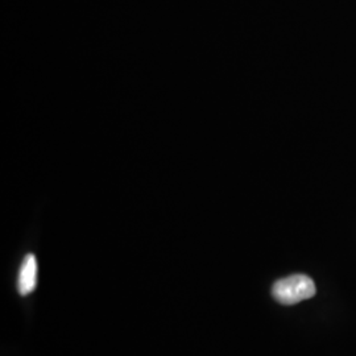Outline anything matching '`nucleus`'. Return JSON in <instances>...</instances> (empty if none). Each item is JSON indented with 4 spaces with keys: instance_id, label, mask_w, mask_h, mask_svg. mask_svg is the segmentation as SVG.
<instances>
[{
    "instance_id": "obj_1",
    "label": "nucleus",
    "mask_w": 356,
    "mask_h": 356,
    "mask_svg": "<svg viewBox=\"0 0 356 356\" xmlns=\"http://www.w3.org/2000/svg\"><path fill=\"white\" fill-rule=\"evenodd\" d=\"M316 284L306 275H293L276 281L272 288L273 298L282 305H296L316 296Z\"/></svg>"
},
{
    "instance_id": "obj_2",
    "label": "nucleus",
    "mask_w": 356,
    "mask_h": 356,
    "mask_svg": "<svg viewBox=\"0 0 356 356\" xmlns=\"http://www.w3.org/2000/svg\"><path fill=\"white\" fill-rule=\"evenodd\" d=\"M38 285V260L33 254H26L19 272L17 289L22 296L33 292Z\"/></svg>"
}]
</instances>
